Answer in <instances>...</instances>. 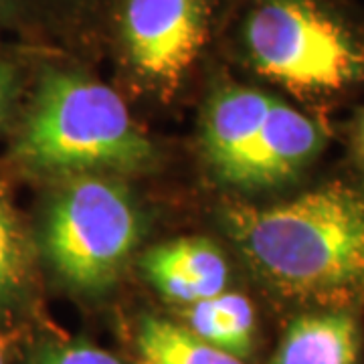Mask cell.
<instances>
[{
	"label": "cell",
	"mask_w": 364,
	"mask_h": 364,
	"mask_svg": "<svg viewBox=\"0 0 364 364\" xmlns=\"http://www.w3.org/2000/svg\"><path fill=\"white\" fill-rule=\"evenodd\" d=\"M223 225L275 301L294 312H364V184L332 181L275 205H229Z\"/></svg>",
	"instance_id": "1"
},
{
	"label": "cell",
	"mask_w": 364,
	"mask_h": 364,
	"mask_svg": "<svg viewBox=\"0 0 364 364\" xmlns=\"http://www.w3.org/2000/svg\"><path fill=\"white\" fill-rule=\"evenodd\" d=\"M188 332L196 338L233 354L249 358L257 342V314L251 299L237 291H221L213 298L188 304Z\"/></svg>",
	"instance_id": "10"
},
{
	"label": "cell",
	"mask_w": 364,
	"mask_h": 364,
	"mask_svg": "<svg viewBox=\"0 0 364 364\" xmlns=\"http://www.w3.org/2000/svg\"><path fill=\"white\" fill-rule=\"evenodd\" d=\"M18 87V73L13 63L0 59V124L6 119L11 107H13L14 95Z\"/></svg>",
	"instance_id": "14"
},
{
	"label": "cell",
	"mask_w": 364,
	"mask_h": 364,
	"mask_svg": "<svg viewBox=\"0 0 364 364\" xmlns=\"http://www.w3.org/2000/svg\"><path fill=\"white\" fill-rule=\"evenodd\" d=\"M0 364H9V344L0 334Z\"/></svg>",
	"instance_id": "17"
},
{
	"label": "cell",
	"mask_w": 364,
	"mask_h": 364,
	"mask_svg": "<svg viewBox=\"0 0 364 364\" xmlns=\"http://www.w3.org/2000/svg\"><path fill=\"white\" fill-rule=\"evenodd\" d=\"M136 346L142 364H245L243 358L196 338L186 328L156 316L142 318Z\"/></svg>",
	"instance_id": "11"
},
{
	"label": "cell",
	"mask_w": 364,
	"mask_h": 364,
	"mask_svg": "<svg viewBox=\"0 0 364 364\" xmlns=\"http://www.w3.org/2000/svg\"><path fill=\"white\" fill-rule=\"evenodd\" d=\"M239 41L261 77L301 97L364 85V21L336 0H249Z\"/></svg>",
	"instance_id": "3"
},
{
	"label": "cell",
	"mask_w": 364,
	"mask_h": 364,
	"mask_svg": "<svg viewBox=\"0 0 364 364\" xmlns=\"http://www.w3.org/2000/svg\"><path fill=\"white\" fill-rule=\"evenodd\" d=\"M28 364H126L87 342H47L33 352Z\"/></svg>",
	"instance_id": "13"
},
{
	"label": "cell",
	"mask_w": 364,
	"mask_h": 364,
	"mask_svg": "<svg viewBox=\"0 0 364 364\" xmlns=\"http://www.w3.org/2000/svg\"><path fill=\"white\" fill-rule=\"evenodd\" d=\"M140 237V213L122 182L100 174H75L47 210L43 247L69 286L100 291L116 282Z\"/></svg>",
	"instance_id": "4"
},
{
	"label": "cell",
	"mask_w": 364,
	"mask_h": 364,
	"mask_svg": "<svg viewBox=\"0 0 364 364\" xmlns=\"http://www.w3.org/2000/svg\"><path fill=\"white\" fill-rule=\"evenodd\" d=\"M14 156L37 172L75 176L150 168L156 152L112 87L73 71H49Z\"/></svg>",
	"instance_id": "2"
},
{
	"label": "cell",
	"mask_w": 364,
	"mask_h": 364,
	"mask_svg": "<svg viewBox=\"0 0 364 364\" xmlns=\"http://www.w3.org/2000/svg\"><path fill=\"white\" fill-rule=\"evenodd\" d=\"M146 279L166 299L195 304L225 291L227 261L207 239H176L152 247L140 261Z\"/></svg>",
	"instance_id": "8"
},
{
	"label": "cell",
	"mask_w": 364,
	"mask_h": 364,
	"mask_svg": "<svg viewBox=\"0 0 364 364\" xmlns=\"http://www.w3.org/2000/svg\"><path fill=\"white\" fill-rule=\"evenodd\" d=\"M324 146V132L312 117L273 100L259 132L229 182L269 188L308 166Z\"/></svg>",
	"instance_id": "6"
},
{
	"label": "cell",
	"mask_w": 364,
	"mask_h": 364,
	"mask_svg": "<svg viewBox=\"0 0 364 364\" xmlns=\"http://www.w3.org/2000/svg\"><path fill=\"white\" fill-rule=\"evenodd\" d=\"M364 312L296 310L267 364H364Z\"/></svg>",
	"instance_id": "7"
},
{
	"label": "cell",
	"mask_w": 364,
	"mask_h": 364,
	"mask_svg": "<svg viewBox=\"0 0 364 364\" xmlns=\"http://www.w3.org/2000/svg\"><path fill=\"white\" fill-rule=\"evenodd\" d=\"M14 4H16V0H0V18L13 13Z\"/></svg>",
	"instance_id": "16"
},
{
	"label": "cell",
	"mask_w": 364,
	"mask_h": 364,
	"mask_svg": "<svg viewBox=\"0 0 364 364\" xmlns=\"http://www.w3.org/2000/svg\"><path fill=\"white\" fill-rule=\"evenodd\" d=\"M210 0H124L119 43L132 69L148 83L172 90L203 51Z\"/></svg>",
	"instance_id": "5"
},
{
	"label": "cell",
	"mask_w": 364,
	"mask_h": 364,
	"mask_svg": "<svg viewBox=\"0 0 364 364\" xmlns=\"http://www.w3.org/2000/svg\"><path fill=\"white\" fill-rule=\"evenodd\" d=\"M273 97L263 91L231 85L213 97L205 116L203 144L210 164L231 181L259 132Z\"/></svg>",
	"instance_id": "9"
},
{
	"label": "cell",
	"mask_w": 364,
	"mask_h": 364,
	"mask_svg": "<svg viewBox=\"0 0 364 364\" xmlns=\"http://www.w3.org/2000/svg\"><path fill=\"white\" fill-rule=\"evenodd\" d=\"M31 275V253L23 227L0 191V310L23 298Z\"/></svg>",
	"instance_id": "12"
},
{
	"label": "cell",
	"mask_w": 364,
	"mask_h": 364,
	"mask_svg": "<svg viewBox=\"0 0 364 364\" xmlns=\"http://www.w3.org/2000/svg\"><path fill=\"white\" fill-rule=\"evenodd\" d=\"M354 152H356V160L364 170V109L360 117H358V124H356V132H354Z\"/></svg>",
	"instance_id": "15"
}]
</instances>
